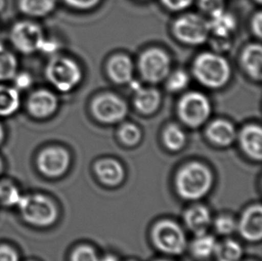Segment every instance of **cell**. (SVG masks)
<instances>
[{
    "label": "cell",
    "mask_w": 262,
    "mask_h": 261,
    "mask_svg": "<svg viewBox=\"0 0 262 261\" xmlns=\"http://www.w3.org/2000/svg\"><path fill=\"white\" fill-rule=\"evenodd\" d=\"M213 176L203 164L192 162L183 166L176 177V190L185 201H197L212 187Z\"/></svg>",
    "instance_id": "1"
},
{
    "label": "cell",
    "mask_w": 262,
    "mask_h": 261,
    "mask_svg": "<svg viewBox=\"0 0 262 261\" xmlns=\"http://www.w3.org/2000/svg\"><path fill=\"white\" fill-rule=\"evenodd\" d=\"M192 74L206 88L220 89L229 81L232 74L228 61L216 52H203L192 64Z\"/></svg>",
    "instance_id": "2"
},
{
    "label": "cell",
    "mask_w": 262,
    "mask_h": 261,
    "mask_svg": "<svg viewBox=\"0 0 262 261\" xmlns=\"http://www.w3.org/2000/svg\"><path fill=\"white\" fill-rule=\"evenodd\" d=\"M46 77L51 85L61 92H69L82 81L81 67L75 60L67 57H55L46 68Z\"/></svg>",
    "instance_id": "3"
},
{
    "label": "cell",
    "mask_w": 262,
    "mask_h": 261,
    "mask_svg": "<svg viewBox=\"0 0 262 261\" xmlns=\"http://www.w3.org/2000/svg\"><path fill=\"white\" fill-rule=\"evenodd\" d=\"M177 114L185 125L198 128L205 124L210 117L211 104L202 92H188L177 104Z\"/></svg>",
    "instance_id": "4"
},
{
    "label": "cell",
    "mask_w": 262,
    "mask_h": 261,
    "mask_svg": "<svg viewBox=\"0 0 262 261\" xmlns=\"http://www.w3.org/2000/svg\"><path fill=\"white\" fill-rule=\"evenodd\" d=\"M18 207L23 219L33 226H50L57 217L56 206L44 195L23 196Z\"/></svg>",
    "instance_id": "5"
},
{
    "label": "cell",
    "mask_w": 262,
    "mask_h": 261,
    "mask_svg": "<svg viewBox=\"0 0 262 261\" xmlns=\"http://www.w3.org/2000/svg\"><path fill=\"white\" fill-rule=\"evenodd\" d=\"M151 238L155 247L166 254H182L187 245L183 229L170 220L157 223L151 231Z\"/></svg>",
    "instance_id": "6"
},
{
    "label": "cell",
    "mask_w": 262,
    "mask_h": 261,
    "mask_svg": "<svg viewBox=\"0 0 262 261\" xmlns=\"http://www.w3.org/2000/svg\"><path fill=\"white\" fill-rule=\"evenodd\" d=\"M173 33L180 42L191 46L202 45L210 35L209 21L200 14H183L174 21Z\"/></svg>",
    "instance_id": "7"
},
{
    "label": "cell",
    "mask_w": 262,
    "mask_h": 261,
    "mask_svg": "<svg viewBox=\"0 0 262 261\" xmlns=\"http://www.w3.org/2000/svg\"><path fill=\"white\" fill-rule=\"evenodd\" d=\"M139 71L144 81L156 84L166 80L170 74V57L165 50L151 48L139 57Z\"/></svg>",
    "instance_id": "8"
},
{
    "label": "cell",
    "mask_w": 262,
    "mask_h": 261,
    "mask_svg": "<svg viewBox=\"0 0 262 261\" xmlns=\"http://www.w3.org/2000/svg\"><path fill=\"white\" fill-rule=\"evenodd\" d=\"M45 39L42 29L32 21H19L11 30V42L18 51L26 55L39 51Z\"/></svg>",
    "instance_id": "9"
},
{
    "label": "cell",
    "mask_w": 262,
    "mask_h": 261,
    "mask_svg": "<svg viewBox=\"0 0 262 261\" xmlns=\"http://www.w3.org/2000/svg\"><path fill=\"white\" fill-rule=\"evenodd\" d=\"M91 110L93 117L100 123L113 124L124 120L128 107L120 97L113 93H104L93 99Z\"/></svg>",
    "instance_id": "10"
},
{
    "label": "cell",
    "mask_w": 262,
    "mask_h": 261,
    "mask_svg": "<svg viewBox=\"0 0 262 261\" xmlns=\"http://www.w3.org/2000/svg\"><path fill=\"white\" fill-rule=\"evenodd\" d=\"M70 164V155L64 148L51 147L40 152L38 166L40 172L49 177H58L66 173Z\"/></svg>",
    "instance_id": "11"
},
{
    "label": "cell",
    "mask_w": 262,
    "mask_h": 261,
    "mask_svg": "<svg viewBox=\"0 0 262 261\" xmlns=\"http://www.w3.org/2000/svg\"><path fill=\"white\" fill-rule=\"evenodd\" d=\"M28 110L32 117L39 119L52 116L58 106L56 95L47 90H39L29 97Z\"/></svg>",
    "instance_id": "12"
},
{
    "label": "cell",
    "mask_w": 262,
    "mask_h": 261,
    "mask_svg": "<svg viewBox=\"0 0 262 261\" xmlns=\"http://www.w3.org/2000/svg\"><path fill=\"white\" fill-rule=\"evenodd\" d=\"M237 228L245 240L259 242L262 238V208L254 205L245 210Z\"/></svg>",
    "instance_id": "13"
},
{
    "label": "cell",
    "mask_w": 262,
    "mask_h": 261,
    "mask_svg": "<svg viewBox=\"0 0 262 261\" xmlns=\"http://www.w3.org/2000/svg\"><path fill=\"white\" fill-rule=\"evenodd\" d=\"M134 64L126 55H116L111 57L106 66V72L111 81L117 84H127L133 81Z\"/></svg>",
    "instance_id": "14"
},
{
    "label": "cell",
    "mask_w": 262,
    "mask_h": 261,
    "mask_svg": "<svg viewBox=\"0 0 262 261\" xmlns=\"http://www.w3.org/2000/svg\"><path fill=\"white\" fill-rule=\"evenodd\" d=\"M239 141L243 151L249 158L259 161L262 158L261 128L256 124L245 126L239 135Z\"/></svg>",
    "instance_id": "15"
},
{
    "label": "cell",
    "mask_w": 262,
    "mask_h": 261,
    "mask_svg": "<svg viewBox=\"0 0 262 261\" xmlns=\"http://www.w3.org/2000/svg\"><path fill=\"white\" fill-rule=\"evenodd\" d=\"M206 135L210 142L220 147H228L236 139V130L229 121H213L206 130Z\"/></svg>",
    "instance_id": "16"
},
{
    "label": "cell",
    "mask_w": 262,
    "mask_h": 261,
    "mask_svg": "<svg viewBox=\"0 0 262 261\" xmlns=\"http://www.w3.org/2000/svg\"><path fill=\"white\" fill-rule=\"evenodd\" d=\"M95 173L99 180L106 186L115 187L124 178V167L117 160L102 159L95 165Z\"/></svg>",
    "instance_id": "17"
},
{
    "label": "cell",
    "mask_w": 262,
    "mask_h": 261,
    "mask_svg": "<svg viewBox=\"0 0 262 261\" xmlns=\"http://www.w3.org/2000/svg\"><path fill=\"white\" fill-rule=\"evenodd\" d=\"M134 104L139 113L144 116H150L159 110L161 104V94L157 89L149 87L135 89Z\"/></svg>",
    "instance_id": "18"
},
{
    "label": "cell",
    "mask_w": 262,
    "mask_h": 261,
    "mask_svg": "<svg viewBox=\"0 0 262 261\" xmlns=\"http://www.w3.org/2000/svg\"><path fill=\"white\" fill-rule=\"evenodd\" d=\"M241 64L250 77L260 81L262 78V48L259 43H252L243 50Z\"/></svg>",
    "instance_id": "19"
},
{
    "label": "cell",
    "mask_w": 262,
    "mask_h": 261,
    "mask_svg": "<svg viewBox=\"0 0 262 261\" xmlns=\"http://www.w3.org/2000/svg\"><path fill=\"white\" fill-rule=\"evenodd\" d=\"M184 221L188 229L195 235H201L207 233L211 224V215L206 207L197 205L188 209L184 215Z\"/></svg>",
    "instance_id": "20"
},
{
    "label": "cell",
    "mask_w": 262,
    "mask_h": 261,
    "mask_svg": "<svg viewBox=\"0 0 262 261\" xmlns=\"http://www.w3.org/2000/svg\"><path fill=\"white\" fill-rule=\"evenodd\" d=\"M20 94L17 89L0 85V117H10L20 107Z\"/></svg>",
    "instance_id": "21"
},
{
    "label": "cell",
    "mask_w": 262,
    "mask_h": 261,
    "mask_svg": "<svg viewBox=\"0 0 262 261\" xmlns=\"http://www.w3.org/2000/svg\"><path fill=\"white\" fill-rule=\"evenodd\" d=\"M210 34L219 37H230L236 27V21L233 14L224 11L209 21Z\"/></svg>",
    "instance_id": "22"
},
{
    "label": "cell",
    "mask_w": 262,
    "mask_h": 261,
    "mask_svg": "<svg viewBox=\"0 0 262 261\" xmlns=\"http://www.w3.org/2000/svg\"><path fill=\"white\" fill-rule=\"evenodd\" d=\"M57 0H19L21 13L32 17H43L55 9Z\"/></svg>",
    "instance_id": "23"
},
{
    "label": "cell",
    "mask_w": 262,
    "mask_h": 261,
    "mask_svg": "<svg viewBox=\"0 0 262 261\" xmlns=\"http://www.w3.org/2000/svg\"><path fill=\"white\" fill-rule=\"evenodd\" d=\"M216 239L209 234L196 235L191 244V251L195 258H207L214 254L216 247Z\"/></svg>",
    "instance_id": "24"
},
{
    "label": "cell",
    "mask_w": 262,
    "mask_h": 261,
    "mask_svg": "<svg viewBox=\"0 0 262 261\" xmlns=\"http://www.w3.org/2000/svg\"><path fill=\"white\" fill-rule=\"evenodd\" d=\"M18 62L10 50L0 43V81L14 79L17 74Z\"/></svg>",
    "instance_id": "25"
},
{
    "label": "cell",
    "mask_w": 262,
    "mask_h": 261,
    "mask_svg": "<svg viewBox=\"0 0 262 261\" xmlns=\"http://www.w3.org/2000/svg\"><path fill=\"white\" fill-rule=\"evenodd\" d=\"M214 254L217 261H239L243 255V249L237 242L226 240L216 244Z\"/></svg>",
    "instance_id": "26"
},
{
    "label": "cell",
    "mask_w": 262,
    "mask_h": 261,
    "mask_svg": "<svg viewBox=\"0 0 262 261\" xmlns=\"http://www.w3.org/2000/svg\"><path fill=\"white\" fill-rule=\"evenodd\" d=\"M165 146L171 151H178L184 148L186 142V135L177 124L168 125L162 135Z\"/></svg>",
    "instance_id": "27"
},
{
    "label": "cell",
    "mask_w": 262,
    "mask_h": 261,
    "mask_svg": "<svg viewBox=\"0 0 262 261\" xmlns=\"http://www.w3.org/2000/svg\"><path fill=\"white\" fill-rule=\"evenodd\" d=\"M166 80V88L167 91L172 93H177L187 88L190 77L185 71L177 70L174 73L168 74Z\"/></svg>",
    "instance_id": "28"
},
{
    "label": "cell",
    "mask_w": 262,
    "mask_h": 261,
    "mask_svg": "<svg viewBox=\"0 0 262 261\" xmlns=\"http://www.w3.org/2000/svg\"><path fill=\"white\" fill-rule=\"evenodd\" d=\"M23 196L17 188L8 182L0 184V203L7 207L18 206Z\"/></svg>",
    "instance_id": "29"
},
{
    "label": "cell",
    "mask_w": 262,
    "mask_h": 261,
    "mask_svg": "<svg viewBox=\"0 0 262 261\" xmlns=\"http://www.w3.org/2000/svg\"><path fill=\"white\" fill-rule=\"evenodd\" d=\"M118 137L123 144L133 147L142 140V132L135 124H124L119 129Z\"/></svg>",
    "instance_id": "30"
},
{
    "label": "cell",
    "mask_w": 262,
    "mask_h": 261,
    "mask_svg": "<svg viewBox=\"0 0 262 261\" xmlns=\"http://www.w3.org/2000/svg\"><path fill=\"white\" fill-rule=\"evenodd\" d=\"M199 7L203 14L214 17L225 11V0H199Z\"/></svg>",
    "instance_id": "31"
},
{
    "label": "cell",
    "mask_w": 262,
    "mask_h": 261,
    "mask_svg": "<svg viewBox=\"0 0 262 261\" xmlns=\"http://www.w3.org/2000/svg\"><path fill=\"white\" fill-rule=\"evenodd\" d=\"M215 229L221 235H229L236 231L237 224L229 215H221L215 221Z\"/></svg>",
    "instance_id": "32"
},
{
    "label": "cell",
    "mask_w": 262,
    "mask_h": 261,
    "mask_svg": "<svg viewBox=\"0 0 262 261\" xmlns=\"http://www.w3.org/2000/svg\"><path fill=\"white\" fill-rule=\"evenodd\" d=\"M71 261H99L96 251L87 245L80 246L72 253Z\"/></svg>",
    "instance_id": "33"
},
{
    "label": "cell",
    "mask_w": 262,
    "mask_h": 261,
    "mask_svg": "<svg viewBox=\"0 0 262 261\" xmlns=\"http://www.w3.org/2000/svg\"><path fill=\"white\" fill-rule=\"evenodd\" d=\"M160 3L163 5L168 10L172 12H181L187 9L191 6L193 0H160Z\"/></svg>",
    "instance_id": "34"
},
{
    "label": "cell",
    "mask_w": 262,
    "mask_h": 261,
    "mask_svg": "<svg viewBox=\"0 0 262 261\" xmlns=\"http://www.w3.org/2000/svg\"><path fill=\"white\" fill-rule=\"evenodd\" d=\"M210 44L216 53L225 52L230 49V37H219V36L213 35V39H211Z\"/></svg>",
    "instance_id": "35"
},
{
    "label": "cell",
    "mask_w": 262,
    "mask_h": 261,
    "mask_svg": "<svg viewBox=\"0 0 262 261\" xmlns=\"http://www.w3.org/2000/svg\"><path fill=\"white\" fill-rule=\"evenodd\" d=\"M69 7L78 10H89L99 5L100 0H64Z\"/></svg>",
    "instance_id": "36"
},
{
    "label": "cell",
    "mask_w": 262,
    "mask_h": 261,
    "mask_svg": "<svg viewBox=\"0 0 262 261\" xmlns=\"http://www.w3.org/2000/svg\"><path fill=\"white\" fill-rule=\"evenodd\" d=\"M14 85L15 88L19 90H26L30 88L32 83V78L27 73H21V74H15L14 77Z\"/></svg>",
    "instance_id": "37"
},
{
    "label": "cell",
    "mask_w": 262,
    "mask_h": 261,
    "mask_svg": "<svg viewBox=\"0 0 262 261\" xmlns=\"http://www.w3.org/2000/svg\"><path fill=\"white\" fill-rule=\"evenodd\" d=\"M0 261H18V255L9 246H0Z\"/></svg>",
    "instance_id": "38"
},
{
    "label": "cell",
    "mask_w": 262,
    "mask_h": 261,
    "mask_svg": "<svg viewBox=\"0 0 262 261\" xmlns=\"http://www.w3.org/2000/svg\"><path fill=\"white\" fill-rule=\"evenodd\" d=\"M252 31L253 34L260 39L262 34V14L261 12H258L254 14L252 18V24H251Z\"/></svg>",
    "instance_id": "39"
},
{
    "label": "cell",
    "mask_w": 262,
    "mask_h": 261,
    "mask_svg": "<svg viewBox=\"0 0 262 261\" xmlns=\"http://www.w3.org/2000/svg\"><path fill=\"white\" fill-rule=\"evenodd\" d=\"M57 50H58L57 42H56L53 39H45L39 51H41V52L45 54H53Z\"/></svg>",
    "instance_id": "40"
},
{
    "label": "cell",
    "mask_w": 262,
    "mask_h": 261,
    "mask_svg": "<svg viewBox=\"0 0 262 261\" xmlns=\"http://www.w3.org/2000/svg\"><path fill=\"white\" fill-rule=\"evenodd\" d=\"M99 261H118V259H117V258H116L115 256H112V255H107V256L104 257L101 260Z\"/></svg>",
    "instance_id": "41"
},
{
    "label": "cell",
    "mask_w": 262,
    "mask_h": 261,
    "mask_svg": "<svg viewBox=\"0 0 262 261\" xmlns=\"http://www.w3.org/2000/svg\"><path fill=\"white\" fill-rule=\"evenodd\" d=\"M4 139H5V130L2 124H0V144L3 142Z\"/></svg>",
    "instance_id": "42"
},
{
    "label": "cell",
    "mask_w": 262,
    "mask_h": 261,
    "mask_svg": "<svg viewBox=\"0 0 262 261\" xmlns=\"http://www.w3.org/2000/svg\"><path fill=\"white\" fill-rule=\"evenodd\" d=\"M6 6V0H0V12L3 10Z\"/></svg>",
    "instance_id": "43"
},
{
    "label": "cell",
    "mask_w": 262,
    "mask_h": 261,
    "mask_svg": "<svg viewBox=\"0 0 262 261\" xmlns=\"http://www.w3.org/2000/svg\"><path fill=\"white\" fill-rule=\"evenodd\" d=\"M3 172V162H2V160L0 159V175Z\"/></svg>",
    "instance_id": "44"
},
{
    "label": "cell",
    "mask_w": 262,
    "mask_h": 261,
    "mask_svg": "<svg viewBox=\"0 0 262 261\" xmlns=\"http://www.w3.org/2000/svg\"><path fill=\"white\" fill-rule=\"evenodd\" d=\"M254 1H255V2H257V3L258 4L261 3V0H254Z\"/></svg>",
    "instance_id": "45"
},
{
    "label": "cell",
    "mask_w": 262,
    "mask_h": 261,
    "mask_svg": "<svg viewBox=\"0 0 262 261\" xmlns=\"http://www.w3.org/2000/svg\"><path fill=\"white\" fill-rule=\"evenodd\" d=\"M158 261H168V260H158Z\"/></svg>",
    "instance_id": "46"
}]
</instances>
